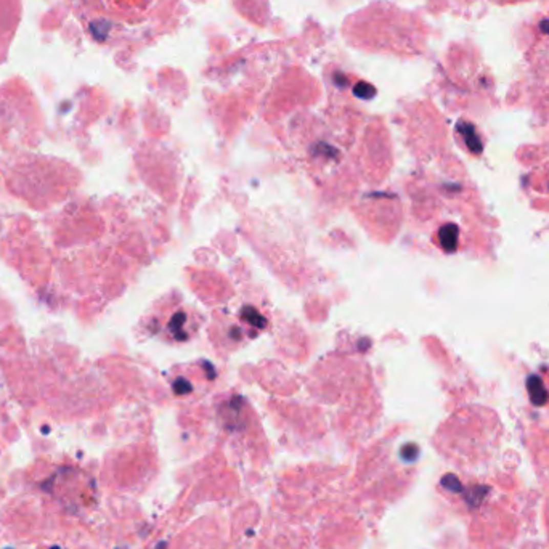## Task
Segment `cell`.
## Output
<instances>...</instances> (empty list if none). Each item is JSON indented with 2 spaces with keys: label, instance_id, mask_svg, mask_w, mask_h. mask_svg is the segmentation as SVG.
Here are the masks:
<instances>
[{
  "label": "cell",
  "instance_id": "cell-1",
  "mask_svg": "<svg viewBox=\"0 0 549 549\" xmlns=\"http://www.w3.org/2000/svg\"><path fill=\"white\" fill-rule=\"evenodd\" d=\"M459 130H461V134L464 135V138H466L468 145H469V148H471L472 151H477V153L482 151V143H480L479 137H477V134H475V130H474L472 125H469V124H459Z\"/></svg>",
  "mask_w": 549,
  "mask_h": 549
},
{
  "label": "cell",
  "instance_id": "cell-2",
  "mask_svg": "<svg viewBox=\"0 0 549 549\" xmlns=\"http://www.w3.org/2000/svg\"><path fill=\"white\" fill-rule=\"evenodd\" d=\"M353 92H355L356 97L365 98V100L373 98L374 95H376V89L371 86V83H368V82H358L356 86H355V89H353Z\"/></svg>",
  "mask_w": 549,
  "mask_h": 549
},
{
  "label": "cell",
  "instance_id": "cell-3",
  "mask_svg": "<svg viewBox=\"0 0 549 549\" xmlns=\"http://www.w3.org/2000/svg\"><path fill=\"white\" fill-rule=\"evenodd\" d=\"M540 29L544 32V34H549V21H541V25H540Z\"/></svg>",
  "mask_w": 549,
  "mask_h": 549
}]
</instances>
